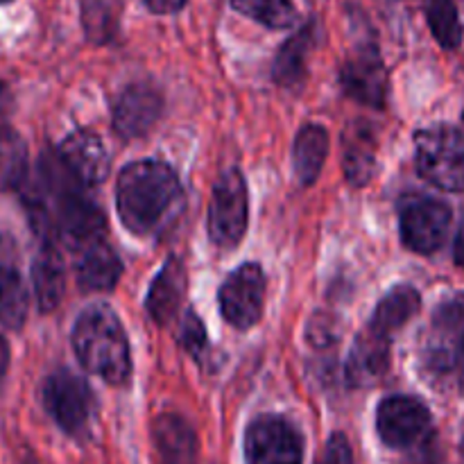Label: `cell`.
I'll list each match as a JSON object with an SVG mask.
<instances>
[{"label": "cell", "instance_id": "cell-28", "mask_svg": "<svg viewBox=\"0 0 464 464\" xmlns=\"http://www.w3.org/2000/svg\"><path fill=\"white\" fill-rule=\"evenodd\" d=\"M179 344L190 353L193 358H199L207 349V329H204L202 320L195 315V311H188L179 324Z\"/></svg>", "mask_w": 464, "mask_h": 464}, {"label": "cell", "instance_id": "cell-11", "mask_svg": "<svg viewBox=\"0 0 464 464\" xmlns=\"http://www.w3.org/2000/svg\"><path fill=\"white\" fill-rule=\"evenodd\" d=\"M340 84L356 102L376 109L383 107L388 95V71L381 59L379 45L372 41L358 45L340 68Z\"/></svg>", "mask_w": 464, "mask_h": 464}, {"label": "cell", "instance_id": "cell-18", "mask_svg": "<svg viewBox=\"0 0 464 464\" xmlns=\"http://www.w3.org/2000/svg\"><path fill=\"white\" fill-rule=\"evenodd\" d=\"M154 447L161 464H195L198 438L179 415H161L154 421Z\"/></svg>", "mask_w": 464, "mask_h": 464}, {"label": "cell", "instance_id": "cell-32", "mask_svg": "<svg viewBox=\"0 0 464 464\" xmlns=\"http://www.w3.org/2000/svg\"><path fill=\"white\" fill-rule=\"evenodd\" d=\"M9 358H12V352H9V343L3 338V335H0V385H3L5 376H7Z\"/></svg>", "mask_w": 464, "mask_h": 464}, {"label": "cell", "instance_id": "cell-7", "mask_svg": "<svg viewBox=\"0 0 464 464\" xmlns=\"http://www.w3.org/2000/svg\"><path fill=\"white\" fill-rule=\"evenodd\" d=\"M44 406L66 435H82L93 415V392L89 383L71 372H54L44 383Z\"/></svg>", "mask_w": 464, "mask_h": 464}, {"label": "cell", "instance_id": "cell-3", "mask_svg": "<svg viewBox=\"0 0 464 464\" xmlns=\"http://www.w3.org/2000/svg\"><path fill=\"white\" fill-rule=\"evenodd\" d=\"M417 170L447 193L464 190V134L451 125H435L415 136Z\"/></svg>", "mask_w": 464, "mask_h": 464}, {"label": "cell", "instance_id": "cell-17", "mask_svg": "<svg viewBox=\"0 0 464 464\" xmlns=\"http://www.w3.org/2000/svg\"><path fill=\"white\" fill-rule=\"evenodd\" d=\"M186 297V270L177 258L163 263V267L159 270V275L154 276L152 285H150L148 299H145V306H148L150 317L157 322L159 326H168L179 313L181 302Z\"/></svg>", "mask_w": 464, "mask_h": 464}, {"label": "cell", "instance_id": "cell-27", "mask_svg": "<svg viewBox=\"0 0 464 464\" xmlns=\"http://www.w3.org/2000/svg\"><path fill=\"white\" fill-rule=\"evenodd\" d=\"M82 21H84V30L91 39L100 41V44L109 41L113 36V32H116V0H84Z\"/></svg>", "mask_w": 464, "mask_h": 464}, {"label": "cell", "instance_id": "cell-23", "mask_svg": "<svg viewBox=\"0 0 464 464\" xmlns=\"http://www.w3.org/2000/svg\"><path fill=\"white\" fill-rule=\"evenodd\" d=\"M344 172L352 184H367L374 172V136L362 122L344 139Z\"/></svg>", "mask_w": 464, "mask_h": 464}, {"label": "cell", "instance_id": "cell-5", "mask_svg": "<svg viewBox=\"0 0 464 464\" xmlns=\"http://www.w3.org/2000/svg\"><path fill=\"white\" fill-rule=\"evenodd\" d=\"M249 222L247 184L238 170H227L218 177L208 207V236L220 249L236 247L243 240Z\"/></svg>", "mask_w": 464, "mask_h": 464}, {"label": "cell", "instance_id": "cell-29", "mask_svg": "<svg viewBox=\"0 0 464 464\" xmlns=\"http://www.w3.org/2000/svg\"><path fill=\"white\" fill-rule=\"evenodd\" d=\"M317 464H353V451L349 444L347 435L334 433L326 440L324 449H322L320 462Z\"/></svg>", "mask_w": 464, "mask_h": 464}, {"label": "cell", "instance_id": "cell-21", "mask_svg": "<svg viewBox=\"0 0 464 464\" xmlns=\"http://www.w3.org/2000/svg\"><path fill=\"white\" fill-rule=\"evenodd\" d=\"M313 44H315V27L306 25L281 45L275 59V68H272L276 84L285 86V89H295V86L302 84L304 77H306V62Z\"/></svg>", "mask_w": 464, "mask_h": 464}, {"label": "cell", "instance_id": "cell-2", "mask_svg": "<svg viewBox=\"0 0 464 464\" xmlns=\"http://www.w3.org/2000/svg\"><path fill=\"white\" fill-rule=\"evenodd\" d=\"M72 349L80 365L107 383L122 385L130 379V343L111 308L91 306L77 317L72 329Z\"/></svg>", "mask_w": 464, "mask_h": 464}, {"label": "cell", "instance_id": "cell-10", "mask_svg": "<svg viewBox=\"0 0 464 464\" xmlns=\"http://www.w3.org/2000/svg\"><path fill=\"white\" fill-rule=\"evenodd\" d=\"M453 213L449 204L440 199H412L401 211V240L411 252L435 254L447 243Z\"/></svg>", "mask_w": 464, "mask_h": 464}, {"label": "cell", "instance_id": "cell-13", "mask_svg": "<svg viewBox=\"0 0 464 464\" xmlns=\"http://www.w3.org/2000/svg\"><path fill=\"white\" fill-rule=\"evenodd\" d=\"M163 100L154 86L131 84L116 100L113 107V130L121 139L134 140L148 134L161 116Z\"/></svg>", "mask_w": 464, "mask_h": 464}, {"label": "cell", "instance_id": "cell-9", "mask_svg": "<svg viewBox=\"0 0 464 464\" xmlns=\"http://www.w3.org/2000/svg\"><path fill=\"white\" fill-rule=\"evenodd\" d=\"M266 304V275L258 263H245L227 276L220 288L222 317L234 329L247 331L258 324Z\"/></svg>", "mask_w": 464, "mask_h": 464}, {"label": "cell", "instance_id": "cell-24", "mask_svg": "<svg viewBox=\"0 0 464 464\" xmlns=\"http://www.w3.org/2000/svg\"><path fill=\"white\" fill-rule=\"evenodd\" d=\"M27 317V290L21 275L0 266V324L18 331Z\"/></svg>", "mask_w": 464, "mask_h": 464}, {"label": "cell", "instance_id": "cell-8", "mask_svg": "<svg viewBox=\"0 0 464 464\" xmlns=\"http://www.w3.org/2000/svg\"><path fill=\"white\" fill-rule=\"evenodd\" d=\"M433 417L415 397L383 399L376 411V430L390 449H412L429 440Z\"/></svg>", "mask_w": 464, "mask_h": 464}, {"label": "cell", "instance_id": "cell-12", "mask_svg": "<svg viewBox=\"0 0 464 464\" xmlns=\"http://www.w3.org/2000/svg\"><path fill=\"white\" fill-rule=\"evenodd\" d=\"M59 163L66 168L68 175L80 181L84 188L98 186L109 175V154L100 136L89 130H77L63 139L57 152Z\"/></svg>", "mask_w": 464, "mask_h": 464}, {"label": "cell", "instance_id": "cell-15", "mask_svg": "<svg viewBox=\"0 0 464 464\" xmlns=\"http://www.w3.org/2000/svg\"><path fill=\"white\" fill-rule=\"evenodd\" d=\"M390 367V338L365 329L353 343L344 365L349 388H367L381 381Z\"/></svg>", "mask_w": 464, "mask_h": 464}, {"label": "cell", "instance_id": "cell-22", "mask_svg": "<svg viewBox=\"0 0 464 464\" xmlns=\"http://www.w3.org/2000/svg\"><path fill=\"white\" fill-rule=\"evenodd\" d=\"M27 145L9 127H0V193L18 190L27 181Z\"/></svg>", "mask_w": 464, "mask_h": 464}, {"label": "cell", "instance_id": "cell-30", "mask_svg": "<svg viewBox=\"0 0 464 464\" xmlns=\"http://www.w3.org/2000/svg\"><path fill=\"white\" fill-rule=\"evenodd\" d=\"M145 7L154 14H175L186 5V0H143Z\"/></svg>", "mask_w": 464, "mask_h": 464}, {"label": "cell", "instance_id": "cell-35", "mask_svg": "<svg viewBox=\"0 0 464 464\" xmlns=\"http://www.w3.org/2000/svg\"><path fill=\"white\" fill-rule=\"evenodd\" d=\"M0 3H9V0H0Z\"/></svg>", "mask_w": 464, "mask_h": 464}, {"label": "cell", "instance_id": "cell-14", "mask_svg": "<svg viewBox=\"0 0 464 464\" xmlns=\"http://www.w3.org/2000/svg\"><path fill=\"white\" fill-rule=\"evenodd\" d=\"M121 258L116 256L104 236L75 245V276L82 290L91 293L113 290L121 279Z\"/></svg>", "mask_w": 464, "mask_h": 464}, {"label": "cell", "instance_id": "cell-1", "mask_svg": "<svg viewBox=\"0 0 464 464\" xmlns=\"http://www.w3.org/2000/svg\"><path fill=\"white\" fill-rule=\"evenodd\" d=\"M184 202L181 184L168 163L145 159L122 168L116 184V207L122 225L148 238L177 220Z\"/></svg>", "mask_w": 464, "mask_h": 464}, {"label": "cell", "instance_id": "cell-26", "mask_svg": "<svg viewBox=\"0 0 464 464\" xmlns=\"http://www.w3.org/2000/svg\"><path fill=\"white\" fill-rule=\"evenodd\" d=\"M231 7L270 30H285L297 18L290 0H231Z\"/></svg>", "mask_w": 464, "mask_h": 464}, {"label": "cell", "instance_id": "cell-4", "mask_svg": "<svg viewBox=\"0 0 464 464\" xmlns=\"http://www.w3.org/2000/svg\"><path fill=\"white\" fill-rule=\"evenodd\" d=\"M424 362L430 374L453 376L464 390V295H453L435 311Z\"/></svg>", "mask_w": 464, "mask_h": 464}, {"label": "cell", "instance_id": "cell-25", "mask_svg": "<svg viewBox=\"0 0 464 464\" xmlns=\"http://www.w3.org/2000/svg\"><path fill=\"white\" fill-rule=\"evenodd\" d=\"M426 18L433 32L435 41L442 48L456 50L462 44V23L460 14L453 0H429L426 5Z\"/></svg>", "mask_w": 464, "mask_h": 464}, {"label": "cell", "instance_id": "cell-31", "mask_svg": "<svg viewBox=\"0 0 464 464\" xmlns=\"http://www.w3.org/2000/svg\"><path fill=\"white\" fill-rule=\"evenodd\" d=\"M406 464H435V451L430 447V440H424L420 444V449L415 451V456L411 458Z\"/></svg>", "mask_w": 464, "mask_h": 464}, {"label": "cell", "instance_id": "cell-33", "mask_svg": "<svg viewBox=\"0 0 464 464\" xmlns=\"http://www.w3.org/2000/svg\"><path fill=\"white\" fill-rule=\"evenodd\" d=\"M453 261H456L460 267H464V220L460 225V231H458L456 245H453Z\"/></svg>", "mask_w": 464, "mask_h": 464}, {"label": "cell", "instance_id": "cell-20", "mask_svg": "<svg viewBox=\"0 0 464 464\" xmlns=\"http://www.w3.org/2000/svg\"><path fill=\"white\" fill-rule=\"evenodd\" d=\"M326 157H329V131L322 125H304L295 139L293 150V166L299 184H315Z\"/></svg>", "mask_w": 464, "mask_h": 464}, {"label": "cell", "instance_id": "cell-19", "mask_svg": "<svg viewBox=\"0 0 464 464\" xmlns=\"http://www.w3.org/2000/svg\"><path fill=\"white\" fill-rule=\"evenodd\" d=\"M420 293H417L412 285H397V288H392L383 299H381L367 329L383 335V338H390V335L397 334L399 329H403V326L420 313Z\"/></svg>", "mask_w": 464, "mask_h": 464}, {"label": "cell", "instance_id": "cell-16", "mask_svg": "<svg viewBox=\"0 0 464 464\" xmlns=\"http://www.w3.org/2000/svg\"><path fill=\"white\" fill-rule=\"evenodd\" d=\"M32 285H34V297L41 311L50 313L59 306L66 290V272H63L57 240L41 238V247L32 263Z\"/></svg>", "mask_w": 464, "mask_h": 464}, {"label": "cell", "instance_id": "cell-6", "mask_svg": "<svg viewBox=\"0 0 464 464\" xmlns=\"http://www.w3.org/2000/svg\"><path fill=\"white\" fill-rule=\"evenodd\" d=\"M247 464H304V440L288 420L256 417L245 433Z\"/></svg>", "mask_w": 464, "mask_h": 464}, {"label": "cell", "instance_id": "cell-34", "mask_svg": "<svg viewBox=\"0 0 464 464\" xmlns=\"http://www.w3.org/2000/svg\"><path fill=\"white\" fill-rule=\"evenodd\" d=\"M5 104H7V86L0 82V113L5 111Z\"/></svg>", "mask_w": 464, "mask_h": 464}]
</instances>
